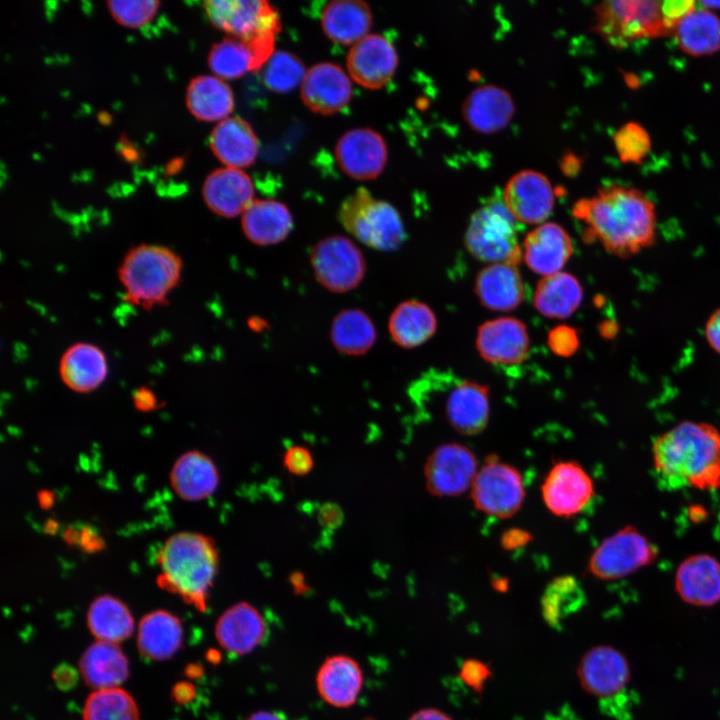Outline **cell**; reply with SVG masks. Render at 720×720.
<instances>
[{"instance_id":"cell-1","label":"cell","mask_w":720,"mask_h":720,"mask_svg":"<svg viewBox=\"0 0 720 720\" xmlns=\"http://www.w3.org/2000/svg\"><path fill=\"white\" fill-rule=\"evenodd\" d=\"M574 216L584 224L586 240L598 242L609 253L627 258L651 247L656 240L654 203L640 190L611 185L578 200Z\"/></svg>"},{"instance_id":"cell-2","label":"cell","mask_w":720,"mask_h":720,"mask_svg":"<svg viewBox=\"0 0 720 720\" xmlns=\"http://www.w3.org/2000/svg\"><path fill=\"white\" fill-rule=\"evenodd\" d=\"M652 460L664 489H718L720 430L705 422H680L654 440Z\"/></svg>"},{"instance_id":"cell-3","label":"cell","mask_w":720,"mask_h":720,"mask_svg":"<svg viewBox=\"0 0 720 720\" xmlns=\"http://www.w3.org/2000/svg\"><path fill=\"white\" fill-rule=\"evenodd\" d=\"M157 584L203 612L219 567L214 540L196 532L170 536L157 553Z\"/></svg>"},{"instance_id":"cell-4","label":"cell","mask_w":720,"mask_h":720,"mask_svg":"<svg viewBox=\"0 0 720 720\" xmlns=\"http://www.w3.org/2000/svg\"><path fill=\"white\" fill-rule=\"evenodd\" d=\"M183 261L172 249L140 244L128 250L118 268L126 300L150 310L168 303L182 278Z\"/></svg>"},{"instance_id":"cell-5","label":"cell","mask_w":720,"mask_h":720,"mask_svg":"<svg viewBox=\"0 0 720 720\" xmlns=\"http://www.w3.org/2000/svg\"><path fill=\"white\" fill-rule=\"evenodd\" d=\"M204 10L216 28L248 45L254 56L255 71L274 53L280 16L267 1L208 0L204 2Z\"/></svg>"},{"instance_id":"cell-6","label":"cell","mask_w":720,"mask_h":720,"mask_svg":"<svg viewBox=\"0 0 720 720\" xmlns=\"http://www.w3.org/2000/svg\"><path fill=\"white\" fill-rule=\"evenodd\" d=\"M676 23L665 1L610 0L595 7L594 29L610 46L625 48L635 41L673 34Z\"/></svg>"},{"instance_id":"cell-7","label":"cell","mask_w":720,"mask_h":720,"mask_svg":"<svg viewBox=\"0 0 720 720\" xmlns=\"http://www.w3.org/2000/svg\"><path fill=\"white\" fill-rule=\"evenodd\" d=\"M338 216L345 230L371 249L392 252L405 240L397 209L387 201L375 199L364 187L344 199Z\"/></svg>"},{"instance_id":"cell-8","label":"cell","mask_w":720,"mask_h":720,"mask_svg":"<svg viewBox=\"0 0 720 720\" xmlns=\"http://www.w3.org/2000/svg\"><path fill=\"white\" fill-rule=\"evenodd\" d=\"M516 223L503 201L488 200L472 214L464 236L465 246L480 261L517 266L523 252Z\"/></svg>"},{"instance_id":"cell-9","label":"cell","mask_w":720,"mask_h":720,"mask_svg":"<svg viewBox=\"0 0 720 720\" xmlns=\"http://www.w3.org/2000/svg\"><path fill=\"white\" fill-rule=\"evenodd\" d=\"M469 491L478 511L498 519L514 516L526 496L520 471L496 456L488 457L480 466Z\"/></svg>"},{"instance_id":"cell-10","label":"cell","mask_w":720,"mask_h":720,"mask_svg":"<svg viewBox=\"0 0 720 720\" xmlns=\"http://www.w3.org/2000/svg\"><path fill=\"white\" fill-rule=\"evenodd\" d=\"M657 556L655 544L629 525L599 543L588 560L587 570L600 580H618L651 565Z\"/></svg>"},{"instance_id":"cell-11","label":"cell","mask_w":720,"mask_h":720,"mask_svg":"<svg viewBox=\"0 0 720 720\" xmlns=\"http://www.w3.org/2000/svg\"><path fill=\"white\" fill-rule=\"evenodd\" d=\"M310 264L317 282L333 293L356 289L366 274L362 251L350 238L331 235L318 241L310 253Z\"/></svg>"},{"instance_id":"cell-12","label":"cell","mask_w":720,"mask_h":720,"mask_svg":"<svg viewBox=\"0 0 720 720\" xmlns=\"http://www.w3.org/2000/svg\"><path fill=\"white\" fill-rule=\"evenodd\" d=\"M546 509L561 518L582 512L595 495L594 481L577 461L561 460L552 465L540 487Z\"/></svg>"},{"instance_id":"cell-13","label":"cell","mask_w":720,"mask_h":720,"mask_svg":"<svg viewBox=\"0 0 720 720\" xmlns=\"http://www.w3.org/2000/svg\"><path fill=\"white\" fill-rule=\"evenodd\" d=\"M473 451L466 445L449 442L436 447L424 464L425 486L437 497H456L470 490L478 471Z\"/></svg>"},{"instance_id":"cell-14","label":"cell","mask_w":720,"mask_h":720,"mask_svg":"<svg viewBox=\"0 0 720 720\" xmlns=\"http://www.w3.org/2000/svg\"><path fill=\"white\" fill-rule=\"evenodd\" d=\"M503 202L517 222L539 224L552 212L555 192L545 175L526 169L508 180Z\"/></svg>"},{"instance_id":"cell-15","label":"cell","mask_w":720,"mask_h":720,"mask_svg":"<svg viewBox=\"0 0 720 720\" xmlns=\"http://www.w3.org/2000/svg\"><path fill=\"white\" fill-rule=\"evenodd\" d=\"M335 156L346 175L357 180H370L382 173L388 150L378 132L371 128H355L339 138Z\"/></svg>"},{"instance_id":"cell-16","label":"cell","mask_w":720,"mask_h":720,"mask_svg":"<svg viewBox=\"0 0 720 720\" xmlns=\"http://www.w3.org/2000/svg\"><path fill=\"white\" fill-rule=\"evenodd\" d=\"M577 677L589 694L608 698L619 694L630 679L626 657L618 649L599 645L585 652L577 667Z\"/></svg>"},{"instance_id":"cell-17","label":"cell","mask_w":720,"mask_h":720,"mask_svg":"<svg viewBox=\"0 0 720 720\" xmlns=\"http://www.w3.org/2000/svg\"><path fill=\"white\" fill-rule=\"evenodd\" d=\"M397 66L398 54L394 45L380 34H368L352 45L347 55L349 76L368 89L386 85Z\"/></svg>"},{"instance_id":"cell-18","label":"cell","mask_w":720,"mask_h":720,"mask_svg":"<svg viewBox=\"0 0 720 720\" xmlns=\"http://www.w3.org/2000/svg\"><path fill=\"white\" fill-rule=\"evenodd\" d=\"M476 347L487 362L516 365L528 356L530 339L526 325L512 317H500L483 323L477 332Z\"/></svg>"},{"instance_id":"cell-19","label":"cell","mask_w":720,"mask_h":720,"mask_svg":"<svg viewBox=\"0 0 720 720\" xmlns=\"http://www.w3.org/2000/svg\"><path fill=\"white\" fill-rule=\"evenodd\" d=\"M303 103L321 115L343 110L352 98V84L347 73L337 64L318 63L307 70L300 86Z\"/></svg>"},{"instance_id":"cell-20","label":"cell","mask_w":720,"mask_h":720,"mask_svg":"<svg viewBox=\"0 0 720 720\" xmlns=\"http://www.w3.org/2000/svg\"><path fill=\"white\" fill-rule=\"evenodd\" d=\"M674 585L684 602L713 606L720 602V562L706 553L693 554L677 567Z\"/></svg>"},{"instance_id":"cell-21","label":"cell","mask_w":720,"mask_h":720,"mask_svg":"<svg viewBox=\"0 0 720 720\" xmlns=\"http://www.w3.org/2000/svg\"><path fill=\"white\" fill-rule=\"evenodd\" d=\"M445 416L459 434L474 436L487 426L490 416L489 389L475 381L459 380L445 401Z\"/></svg>"},{"instance_id":"cell-22","label":"cell","mask_w":720,"mask_h":720,"mask_svg":"<svg viewBox=\"0 0 720 720\" xmlns=\"http://www.w3.org/2000/svg\"><path fill=\"white\" fill-rule=\"evenodd\" d=\"M202 195L207 207L216 215L233 218L242 215L254 201L250 177L241 169L220 168L204 181Z\"/></svg>"},{"instance_id":"cell-23","label":"cell","mask_w":720,"mask_h":720,"mask_svg":"<svg viewBox=\"0 0 720 720\" xmlns=\"http://www.w3.org/2000/svg\"><path fill=\"white\" fill-rule=\"evenodd\" d=\"M267 634L261 613L247 602L228 608L217 620L215 636L218 643L233 655H245L259 646Z\"/></svg>"},{"instance_id":"cell-24","label":"cell","mask_w":720,"mask_h":720,"mask_svg":"<svg viewBox=\"0 0 720 720\" xmlns=\"http://www.w3.org/2000/svg\"><path fill=\"white\" fill-rule=\"evenodd\" d=\"M522 252L527 266L545 277L560 272L573 253V245L563 227L546 222L526 235Z\"/></svg>"},{"instance_id":"cell-25","label":"cell","mask_w":720,"mask_h":720,"mask_svg":"<svg viewBox=\"0 0 720 720\" xmlns=\"http://www.w3.org/2000/svg\"><path fill=\"white\" fill-rule=\"evenodd\" d=\"M474 291L480 303L493 311L517 308L525 298V285L516 265L493 263L479 271Z\"/></svg>"},{"instance_id":"cell-26","label":"cell","mask_w":720,"mask_h":720,"mask_svg":"<svg viewBox=\"0 0 720 720\" xmlns=\"http://www.w3.org/2000/svg\"><path fill=\"white\" fill-rule=\"evenodd\" d=\"M59 375L71 390L87 393L97 389L108 375V361L97 345L79 342L69 346L59 361Z\"/></svg>"},{"instance_id":"cell-27","label":"cell","mask_w":720,"mask_h":720,"mask_svg":"<svg viewBox=\"0 0 720 720\" xmlns=\"http://www.w3.org/2000/svg\"><path fill=\"white\" fill-rule=\"evenodd\" d=\"M293 226L289 208L274 199H254L241 215V228L245 237L258 246L284 241Z\"/></svg>"},{"instance_id":"cell-28","label":"cell","mask_w":720,"mask_h":720,"mask_svg":"<svg viewBox=\"0 0 720 720\" xmlns=\"http://www.w3.org/2000/svg\"><path fill=\"white\" fill-rule=\"evenodd\" d=\"M514 111L511 95L495 85H482L472 90L462 109L467 124L484 134L495 133L507 126Z\"/></svg>"},{"instance_id":"cell-29","label":"cell","mask_w":720,"mask_h":720,"mask_svg":"<svg viewBox=\"0 0 720 720\" xmlns=\"http://www.w3.org/2000/svg\"><path fill=\"white\" fill-rule=\"evenodd\" d=\"M214 155L226 167L241 169L254 163L259 143L251 125L240 117H228L210 135Z\"/></svg>"},{"instance_id":"cell-30","label":"cell","mask_w":720,"mask_h":720,"mask_svg":"<svg viewBox=\"0 0 720 720\" xmlns=\"http://www.w3.org/2000/svg\"><path fill=\"white\" fill-rule=\"evenodd\" d=\"M362 684L363 673L359 664L345 655L327 658L316 676V686L321 698L338 708L353 705L359 696Z\"/></svg>"},{"instance_id":"cell-31","label":"cell","mask_w":720,"mask_h":720,"mask_svg":"<svg viewBox=\"0 0 720 720\" xmlns=\"http://www.w3.org/2000/svg\"><path fill=\"white\" fill-rule=\"evenodd\" d=\"M175 493L186 501H199L211 496L219 484L215 463L206 454L191 450L182 454L170 472Z\"/></svg>"},{"instance_id":"cell-32","label":"cell","mask_w":720,"mask_h":720,"mask_svg":"<svg viewBox=\"0 0 720 720\" xmlns=\"http://www.w3.org/2000/svg\"><path fill=\"white\" fill-rule=\"evenodd\" d=\"M321 26L331 41L354 45L368 35L372 12L361 0H334L322 10Z\"/></svg>"},{"instance_id":"cell-33","label":"cell","mask_w":720,"mask_h":720,"mask_svg":"<svg viewBox=\"0 0 720 720\" xmlns=\"http://www.w3.org/2000/svg\"><path fill=\"white\" fill-rule=\"evenodd\" d=\"M183 642L181 621L166 610L146 614L139 622L137 645L139 652L151 660L172 657Z\"/></svg>"},{"instance_id":"cell-34","label":"cell","mask_w":720,"mask_h":720,"mask_svg":"<svg viewBox=\"0 0 720 720\" xmlns=\"http://www.w3.org/2000/svg\"><path fill=\"white\" fill-rule=\"evenodd\" d=\"M79 669L85 683L97 690L117 687L129 674L125 654L116 643L106 641H97L85 650Z\"/></svg>"},{"instance_id":"cell-35","label":"cell","mask_w":720,"mask_h":720,"mask_svg":"<svg viewBox=\"0 0 720 720\" xmlns=\"http://www.w3.org/2000/svg\"><path fill=\"white\" fill-rule=\"evenodd\" d=\"M437 329V319L425 303L410 299L399 303L391 312L388 331L395 344L411 349L428 341Z\"/></svg>"},{"instance_id":"cell-36","label":"cell","mask_w":720,"mask_h":720,"mask_svg":"<svg viewBox=\"0 0 720 720\" xmlns=\"http://www.w3.org/2000/svg\"><path fill=\"white\" fill-rule=\"evenodd\" d=\"M186 105L198 120L213 122L229 117L234 109V96L229 85L212 75L193 78L186 91Z\"/></svg>"},{"instance_id":"cell-37","label":"cell","mask_w":720,"mask_h":720,"mask_svg":"<svg viewBox=\"0 0 720 720\" xmlns=\"http://www.w3.org/2000/svg\"><path fill=\"white\" fill-rule=\"evenodd\" d=\"M583 288L572 274L558 272L543 277L534 293L536 310L547 318L564 319L580 306Z\"/></svg>"},{"instance_id":"cell-38","label":"cell","mask_w":720,"mask_h":720,"mask_svg":"<svg viewBox=\"0 0 720 720\" xmlns=\"http://www.w3.org/2000/svg\"><path fill=\"white\" fill-rule=\"evenodd\" d=\"M673 36L689 56L712 55L720 50V18L711 10L695 7L678 22Z\"/></svg>"},{"instance_id":"cell-39","label":"cell","mask_w":720,"mask_h":720,"mask_svg":"<svg viewBox=\"0 0 720 720\" xmlns=\"http://www.w3.org/2000/svg\"><path fill=\"white\" fill-rule=\"evenodd\" d=\"M376 338L373 320L359 308L344 309L332 320L330 340L341 354L361 356L374 346Z\"/></svg>"},{"instance_id":"cell-40","label":"cell","mask_w":720,"mask_h":720,"mask_svg":"<svg viewBox=\"0 0 720 720\" xmlns=\"http://www.w3.org/2000/svg\"><path fill=\"white\" fill-rule=\"evenodd\" d=\"M87 624L90 632L99 640L111 643L130 637L134 620L128 607L111 595L97 597L89 606Z\"/></svg>"},{"instance_id":"cell-41","label":"cell","mask_w":720,"mask_h":720,"mask_svg":"<svg viewBox=\"0 0 720 720\" xmlns=\"http://www.w3.org/2000/svg\"><path fill=\"white\" fill-rule=\"evenodd\" d=\"M211 71L222 80H233L255 71L254 56L248 45L229 37L214 44L208 54Z\"/></svg>"},{"instance_id":"cell-42","label":"cell","mask_w":720,"mask_h":720,"mask_svg":"<svg viewBox=\"0 0 720 720\" xmlns=\"http://www.w3.org/2000/svg\"><path fill=\"white\" fill-rule=\"evenodd\" d=\"M84 720H139V710L132 696L113 687L91 693L84 705Z\"/></svg>"},{"instance_id":"cell-43","label":"cell","mask_w":720,"mask_h":720,"mask_svg":"<svg viewBox=\"0 0 720 720\" xmlns=\"http://www.w3.org/2000/svg\"><path fill=\"white\" fill-rule=\"evenodd\" d=\"M584 600L583 590L572 576L554 578L547 586L542 598V610L545 620L558 625L560 620L579 608Z\"/></svg>"},{"instance_id":"cell-44","label":"cell","mask_w":720,"mask_h":720,"mask_svg":"<svg viewBox=\"0 0 720 720\" xmlns=\"http://www.w3.org/2000/svg\"><path fill=\"white\" fill-rule=\"evenodd\" d=\"M262 68L264 85L278 93L301 86L307 73L302 61L287 51L274 52Z\"/></svg>"},{"instance_id":"cell-45","label":"cell","mask_w":720,"mask_h":720,"mask_svg":"<svg viewBox=\"0 0 720 720\" xmlns=\"http://www.w3.org/2000/svg\"><path fill=\"white\" fill-rule=\"evenodd\" d=\"M613 143L623 163L640 164L651 150L648 131L636 122H628L613 136Z\"/></svg>"},{"instance_id":"cell-46","label":"cell","mask_w":720,"mask_h":720,"mask_svg":"<svg viewBox=\"0 0 720 720\" xmlns=\"http://www.w3.org/2000/svg\"><path fill=\"white\" fill-rule=\"evenodd\" d=\"M159 4L158 1L153 0L107 2L114 19L130 28H139L149 23L155 16Z\"/></svg>"},{"instance_id":"cell-47","label":"cell","mask_w":720,"mask_h":720,"mask_svg":"<svg viewBox=\"0 0 720 720\" xmlns=\"http://www.w3.org/2000/svg\"><path fill=\"white\" fill-rule=\"evenodd\" d=\"M492 675L489 665L478 659L465 660L459 671L461 680L473 691L481 693Z\"/></svg>"},{"instance_id":"cell-48","label":"cell","mask_w":720,"mask_h":720,"mask_svg":"<svg viewBox=\"0 0 720 720\" xmlns=\"http://www.w3.org/2000/svg\"><path fill=\"white\" fill-rule=\"evenodd\" d=\"M283 464L288 472L302 476L309 473L313 468V456L303 446L290 447L284 454Z\"/></svg>"},{"instance_id":"cell-49","label":"cell","mask_w":720,"mask_h":720,"mask_svg":"<svg viewBox=\"0 0 720 720\" xmlns=\"http://www.w3.org/2000/svg\"><path fill=\"white\" fill-rule=\"evenodd\" d=\"M551 349L560 355L572 354L578 346V338L575 330L569 327H558L549 335Z\"/></svg>"},{"instance_id":"cell-50","label":"cell","mask_w":720,"mask_h":720,"mask_svg":"<svg viewBox=\"0 0 720 720\" xmlns=\"http://www.w3.org/2000/svg\"><path fill=\"white\" fill-rule=\"evenodd\" d=\"M65 538L72 544L78 543L81 548L88 552L98 551L103 548L104 544L102 538L92 528L88 527L80 530H68Z\"/></svg>"},{"instance_id":"cell-51","label":"cell","mask_w":720,"mask_h":720,"mask_svg":"<svg viewBox=\"0 0 720 720\" xmlns=\"http://www.w3.org/2000/svg\"><path fill=\"white\" fill-rule=\"evenodd\" d=\"M704 335L708 345L720 355V308L711 313L707 319Z\"/></svg>"},{"instance_id":"cell-52","label":"cell","mask_w":720,"mask_h":720,"mask_svg":"<svg viewBox=\"0 0 720 720\" xmlns=\"http://www.w3.org/2000/svg\"><path fill=\"white\" fill-rule=\"evenodd\" d=\"M53 679L58 688L69 690L77 683L78 674L70 665L61 664L54 670Z\"/></svg>"},{"instance_id":"cell-53","label":"cell","mask_w":720,"mask_h":720,"mask_svg":"<svg viewBox=\"0 0 720 720\" xmlns=\"http://www.w3.org/2000/svg\"><path fill=\"white\" fill-rule=\"evenodd\" d=\"M133 403L138 410L148 412L158 407V398L150 388L142 386L134 391Z\"/></svg>"},{"instance_id":"cell-54","label":"cell","mask_w":720,"mask_h":720,"mask_svg":"<svg viewBox=\"0 0 720 720\" xmlns=\"http://www.w3.org/2000/svg\"><path fill=\"white\" fill-rule=\"evenodd\" d=\"M531 535L522 529H511L504 533L501 544L505 549H516L526 545Z\"/></svg>"},{"instance_id":"cell-55","label":"cell","mask_w":720,"mask_h":720,"mask_svg":"<svg viewBox=\"0 0 720 720\" xmlns=\"http://www.w3.org/2000/svg\"><path fill=\"white\" fill-rule=\"evenodd\" d=\"M320 522L328 527H336L342 522V511L336 504H325L319 511Z\"/></svg>"},{"instance_id":"cell-56","label":"cell","mask_w":720,"mask_h":720,"mask_svg":"<svg viewBox=\"0 0 720 720\" xmlns=\"http://www.w3.org/2000/svg\"><path fill=\"white\" fill-rule=\"evenodd\" d=\"M196 695L195 687L190 682L177 683L171 692L173 700L178 704H187L191 702Z\"/></svg>"},{"instance_id":"cell-57","label":"cell","mask_w":720,"mask_h":720,"mask_svg":"<svg viewBox=\"0 0 720 720\" xmlns=\"http://www.w3.org/2000/svg\"><path fill=\"white\" fill-rule=\"evenodd\" d=\"M409 720H453L445 712L436 708H424L415 712Z\"/></svg>"},{"instance_id":"cell-58","label":"cell","mask_w":720,"mask_h":720,"mask_svg":"<svg viewBox=\"0 0 720 720\" xmlns=\"http://www.w3.org/2000/svg\"><path fill=\"white\" fill-rule=\"evenodd\" d=\"M246 720H284L278 714L270 711H257L250 714Z\"/></svg>"},{"instance_id":"cell-59","label":"cell","mask_w":720,"mask_h":720,"mask_svg":"<svg viewBox=\"0 0 720 720\" xmlns=\"http://www.w3.org/2000/svg\"><path fill=\"white\" fill-rule=\"evenodd\" d=\"M203 672H204V670H203L202 666H201V665H198V664H189V665L185 668V674H186L190 679L199 678L200 676H202Z\"/></svg>"},{"instance_id":"cell-60","label":"cell","mask_w":720,"mask_h":720,"mask_svg":"<svg viewBox=\"0 0 720 720\" xmlns=\"http://www.w3.org/2000/svg\"><path fill=\"white\" fill-rule=\"evenodd\" d=\"M54 497L48 491H43L39 495V503L42 507H50L53 504Z\"/></svg>"},{"instance_id":"cell-61","label":"cell","mask_w":720,"mask_h":720,"mask_svg":"<svg viewBox=\"0 0 720 720\" xmlns=\"http://www.w3.org/2000/svg\"><path fill=\"white\" fill-rule=\"evenodd\" d=\"M206 659L212 664H218L221 661V653L216 649H209L206 653Z\"/></svg>"},{"instance_id":"cell-62","label":"cell","mask_w":720,"mask_h":720,"mask_svg":"<svg viewBox=\"0 0 720 720\" xmlns=\"http://www.w3.org/2000/svg\"><path fill=\"white\" fill-rule=\"evenodd\" d=\"M700 6L708 9V10H714V9H720V1H700Z\"/></svg>"}]
</instances>
